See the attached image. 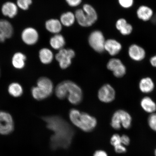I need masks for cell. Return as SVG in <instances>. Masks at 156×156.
<instances>
[{"instance_id":"1","label":"cell","mask_w":156,"mask_h":156,"mask_svg":"<svg viewBox=\"0 0 156 156\" xmlns=\"http://www.w3.org/2000/svg\"><path fill=\"white\" fill-rule=\"evenodd\" d=\"M42 119L46 123V127L54 132L50 139L51 149L55 151L69 148L75 134V131L71 125L58 116H43Z\"/></svg>"},{"instance_id":"2","label":"cell","mask_w":156,"mask_h":156,"mask_svg":"<svg viewBox=\"0 0 156 156\" xmlns=\"http://www.w3.org/2000/svg\"><path fill=\"white\" fill-rule=\"evenodd\" d=\"M56 96L60 99L67 97L72 104L76 105L81 102L83 92L79 86L73 81H65L58 84L55 89Z\"/></svg>"},{"instance_id":"3","label":"cell","mask_w":156,"mask_h":156,"mask_svg":"<svg viewBox=\"0 0 156 156\" xmlns=\"http://www.w3.org/2000/svg\"><path fill=\"white\" fill-rule=\"evenodd\" d=\"M69 116L74 125L84 132L92 131L97 126L96 118L87 113L80 112L76 109H73L70 110Z\"/></svg>"},{"instance_id":"4","label":"cell","mask_w":156,"mask_h":156,"mask_svg":"<svg viewBox=\"0 0 156 156\" xmlns=\"http://www.w3.org/2000/svg\"><path fill=\"white\" fill-rule=\"evenodd\" d=\"M75 16L78 23L83 27L91 26L95 22L98 18L96 11L88 4L84 5L83 9L77 10Z\"/></svg>"},{"instance_id":"5","label":"cell","mask_w":156,"mask_h":156,"mask_svg":"<svg viewBox=\"0 0 156 156\" xmlns=\"http://www.w3.org/2000/svg\"><path fill=\"white\" fill-rule=\"evenodd\" d=\"M132 118L127 112L122 110L116 111L113 114L111 125L116 130H119L122 126L125 129H129L132 126Z\"/></svg>"},{"instance_id":"6","label":"cell","mask_w":156,"mask_h":156,"mask_svg":"<svg viewBox=\"0 0 156 156\" xmlns=\"http://www.w3.org/2000/svg\"><path fill=\"white\" fill-rule=\"evenodd\" d=\"M14 129L15 123L12 116L6 111H0V135H9Z\"/></svg>"},{"instance_id":"7","label":"cell","mask_w":156,"mask_h":156,"mask_svg":"<svg viewBox=\"0 0 156 156\" xmlns=\"http://www.w3.org/2000/svg\"><path fill=\"white\" fill-rule=\"evenodd\" d=\"M105 42L104 36L100 31H95L90 35L89 38L90 45L95 51L99 53L104 52Z\"/></svg>"},{"instance_id":"8","label":"cell","mask_w":156,"mask_h":156,"mask_svg":"<svg viewBox=\"0 0 156 156\" xmlns=\"http://www.w3.org/2000/svg\"><path fill=\"white\" fill-rule=\"evenodd\" d=\"M75 51L71 49L62 48L56 54V59L59 63L62 69H65L69 67L72 63V59L75 57Z\"/></svg>"},{"instance_id":"9","label":"cell","mask_w":156,"mask_h":156,"mask_svg":"<svg viewBox=\"0 0 156 156\" xmlns=\"http://www.w3.org/2000/svg\"><path fill=\"white\" fill-rule=\"evenodd\" d=\"M107 68L112 71L114 75L117 78L124 76L126 73L125 66L118 58H113L109 60L107 64Z\"/></svg>"},{"instance_id":"10","label":"cell","mask_w":156,"mask_h":156,"mask_svg":"<svg viewBox=\"0 0 156 156\" xmlns=\"http://www.w3.org/2000/svg\"><path fill=\"white\" fill-rule=\"evenodd\" d=\"M21 38L25 44L29 46L34 45L38 41L39 34L36 29L28 27L23 31Z\"/></svg>"},{"instance_id":"11","label":"cell","mask_w":156,"mask_h":156,"mask_svg":"<svg viewBox=\"0 0 156 156\" xmlns=\"http://www.w3.org/2000/svg\"><path fill=\"white\" fill-rule=\"evenodd\" d=\"M98 98L102 102L108 103L114 100L115 97V91L113 87L108 84L103 85L99 89Z\"/></svg>"},{"instance_id":"12","label":"cell","mask_w":156,"mask_h":156,"mask_svg":"<svg viewBox=\"0 0 156 156\" xmlns=\"http://www.w3.org/2000/svg\"><path fill=\"white\" fill-rule=\"evenodd\" d=\"M13 29L11 23L5 20L0 19V42L5 41L12 36Z\"/></svg>"},{"instance_id":"13","label":"cell","mask_w":156,"mask_h":156,"mask_svg":"<svg viewBox=\"0 0 156 156\" xmlns=\"http://www.w3.org/2000/svg\"><path fill=\"white\" fill-rule=\"evenodd\" d=\"M37 86L48 97L50 96L53 92V83L47 77H43L39 78L37 81Z\"/></svg>"},{"instance_id":"14","label":"cell","mask_w":156,"mask_h":156,"mask_svg":"<svg viewBox=\"0 0 156 156\" xmlns=\"http://www.w3.org/2000/svg\"><path fill=\"white\" fill-rule=\"evenodd\" d=\"M128 54L130 58L135 61H141L145 58L146 52L145 50L137 44H133L129 47Z\"/></svg>"},{"instance_id":"15","label":"cell","mask_w":156,"mask_h":156,"mask_svg":"<svg viewBox=\"0 0 156 156\" xmlns=\"http://www.w3.org/2000/svg\"><path fill=\"white\" fill-rule=\"evenodd\" d=\"M27 56L20 52H16L12 58L11 63L15 69L21 70L24 69L26 65Z\"/></svg>"},{"instance_id":"16","label":"cell","mask_w":156,"mask_h":156,"mask_svg":"<svg viewBox=\"0 0 156 156\" xmlns=\"http://www.w3.org/2000/svg\"><path fill=\"white\" fill-rule=\"evenodd\" d=\"M122 49L120 43L114 39H109L106 41L105 49L112 56H115L119 53Z\"/></svg>"},{"instance_id":"17","label":"cell","mask_w":156,"mask_h":156,"mask_svg":"<svg viewBox=\"0 0 156 156\" xmlns=\"http://www.w3.org/2000/svg\"><path fill=\"white\" fill-rule=\"evenodd\" d=\"M17 5L11 2H7L3 4L1 8L2 13L5 16L10 18L14 17L18 13Z\"/></svg>"},{"instance_id":"18","label":"cell","mask_w":156,"mask_h":156,"mask_svg":"<svg viewBox=\"0 0 156 156\" xmlns=\"http://www.w3.org/2000/svg\"><path fill=\"white\" fill-rule=\"evenodd\" d=\"M116 27L117 29L124 36L129 35L132 32L133 27L131 24L127 22L125 19L121 18L117 21Z\"/></svg>"},{"instance_id":"19","label":"cell","mask_w":156,"mask_h":156,"mask_svg":"<svg viewBox=\"0 0 156 156\" xmlns=\"http://www.w3.org/2000/svg\"><path fill=\"white\" fill-rule=\"evenodd\" d=\"M138 18L144 21L150 20L153 15V12L151 8L146 5H142L136 11Z\"/></svg>"},{"instance_id":"20","label":"cell","mask_w":156,"mask_h":156,"mask_svg":"<svg viewBox=\"0 0 156 156\" xmlns=\"http://www.w3.org/2000/svg\"><path fill=\"white\" fill-rule=\"evenodd\" d=\"M45 27L48 32L57 34L62 30V24L57 19H51L46 21Z\"/></svg>"},{"instance_id":"21","label":"cell","mask_w":156,"mask_h":156,"mask_svg":"<svg viewBox=\"0 0 156 156\" xmlns=\"http://www.w3.org/2000/svg\"><path fill=\"white\" fill-rule=\"evenodd\" d=\"M9 94L14 98L21 97L24 93V89L20 83L13 82L9 85L7 89Z\"/></svg>"},{"instance_id":"22","label":"cell","mask_w":156,"mask_h":156,"mask_svg":"<svg viewBox=\"0 0 156 156\" xmlns=\"http://www.w3.org/2000/svg\"><path fill=\"white\" fill-rule=\"evenodd\" d=\"M141 106L142 109L147 113L152 114L156 111V104L151 98L144 97L141 101Z\"/></svg>"},{"instance_id":"23","label":"cell","mask_w":156,"mask_h":156,"mask_svg":"<svg viewBox=\"0 0 156 156\" xmlns=\"http://www.w3.org/2000/svg\"><path fill=\"white\" fill-rule=\"evenodd\" d=\"M139 88L142 93H149L153 91L154 84L151 78H144L140 81Z\"/></svg>"},{"instance_id":"24","label":"cell","mask_w":156,"mask_h":156,"mask_svg":"<svg viewBox=\"0 0 156 156\" xmlns=\"http://www.w3.org/2000/svg\"><path fill=\"white\" fill-rule=\"evenodd\" d=\"M39 57L40 61L44 64H49L53 60V53L49 49L44 48L40 50L39 52Z\"/></svg>"},{"instance_id":"25","label":"cell","mask_w":156,"mask_h":156,"mask_svg":"<svg viewBox=\"0 0 156 156\" xmlns=\"http://www.w3.org/2000/svg\"><path fill=\"white\" fill-rule=\"evenodd\" d=\"M50 43L51 46L54 49L60 50L65 44V39L62 35L56 34L50 39Z\"/></svg>"},{"instance_id":"26","label":"cell","mask_w":156,"mask_h":156,"mask_svg":"<svg viewBox=\"0 0 156 156\" xmlns=\"http://www.w3.org/2000/svg\"><path fill=\"white\" fill-rule=\"evenodd\" d=\"M76 20L75 14L71 12L63 13L60 18L62 25L66 27H70L73 25Z\"/></svg>"},{"instance_id":"27","label":"cell","mask_w":156,"mask_h":156,"mask_svg":"<svg viewBox=\"0 0 156 156\" xmlns=\"http://www.w3.org/2000/svg\"><path fill=\"white\" fill-rule=\"evenodd\" d=\"M31 93L33 98L37 101L44 100L48 98L41 91L37 86L32 88L31 90Z\"/></svg>"},{"instance_id":"28","label":"cell","mask_w":156,"mask_h":156,"mask_svg":"<svg viewBox=\"0 0 156 156\" xmlns=\"http://www.w3.org/2000/svg\"><path fill=\"white\" fill-rule=\"evenodd\" d=\"M17 5L23 10H27L32 3V0H17Z\"/></svg>"},{"instance_id":"29","label":"cell","mask_w":156,"mask_h":156,"mask_svg":"<svg viewBox=\"0 0 156 156\" xmlns=\"http://www.w3.org/2000/svg\"><path fill=\"white\" fill-rule=\"evenodd\" d=\"M148 125L152 130L156 132V113H153L150 115L148 118Z\"/></svg>"},{"instance_id":"30","label":"cell","mask_w":156,"mask_h":156,"mask_svg":"<svg viewBox=\"0 0 156 156\" xmlns=\"http://www.w3.org/2000/svg\"><path fill=\"white\" fill-rule=\"evenodd\" d=\"M110 143L114 147L122 144L121 136L118 134H114L111 138Z\"/></svg>"},{"instance_id":"31","label":"cell","mask_w":156,"mask_h":156,"mask_svg":"<svg viewBox=\"0 0 156 156\" xmlns=\"http://www.w3.org/2000/svg\"><path fill=\"white\" fill-rule=\"evenodd\" d=\"M119 2L123 8L128 9L133 5L134 0H119Z\"/></svg>"},{"instance_id":"32","label":"cell","mask_w":156,"mask_h":156,"mask_svg":"<svg viewBox=\"0 0 156 156\" xmlns=\"http://www.w3.org/2000/svg\"><path fill=\"white\" fill-rule=\"evenodd\" d=\"M114 147L115 151L117 153H124L126 152V149L125 146L122 144L116 146Z\"/></svg>"},{"instance_id":"33","label":"cell","mask_w":156,"mask_h":156,"mask_svg":"<svg viewBox=\"0 0 156 156\" xmlns=\"http://www.w3.org/2000/svg\"><path fill=\"white\" fill-rule=\"evenodd\" d=\"M121 138L122 143L125 146H127L129 145L130 143V139L129 137L126 134H123L121 136Z\"/></svg>"},{"instance_id":"34","label":"cell","mask_w":156,"mask_h":156,"mask_svg":"<svg viewBox=\"0 0 156 156\" xmlns=\"http://www.w3.org/2000/svg\"><path fill=\"white\" fill-rule=\"evenodd\" d=\"M68 5L71 7H76L81 2L82 0H66Z\"/></svg>"},{"instance_id":"35","label":"cell","mask_w":156,"mask_h":156,"mask_svg":"<svg viewBox=\"0 0 156 156\" xmlns=\"http://www.w3.org/2000/svg\"><path fill=\"white\" fill-rule=\"evenodd\" d=\"M94 156H108V155L105 151L99 150L95 152Z\"/></svg>"},{"instance_id":"36","label":"cell","mask_w":156,"mask_h":156,"mask_svg":"<svg viewBox=\"0 0 156 156\" xmlns=\"http://www.w3.org/2000/svg\"><path fill=\"white\" fill-rule=\"evenodd\" d=\"M150 62L153 67L156 68V55L151 58L150 59Z\"/></svg>"},{"instance_id":"37","label":"cell","mask_w":156,"mask_h":156,"mask_svg":"<svg viewBox=\"0 0 156 156\" xmlns=\"http://www.w3.org/2000/svg\"><path fill=\"white\" fill-rule=\"evenodd\" d=\"M154 154H155V156H156V149L155 150V151H154Z\"/></svg>"},{"instance_id":"38","label":"cell","mask_w":156,"mask_h":156,"mask_svg":"<svg viewBox=\"0 0 156 156\" xmlns=\"http://www.w3.org/2000/svg\"><path fill=\"white\" fill-rule=\"evenodd\" d=\"M1 69H0V76H1Z\"/></svg>"}]
</instances>
